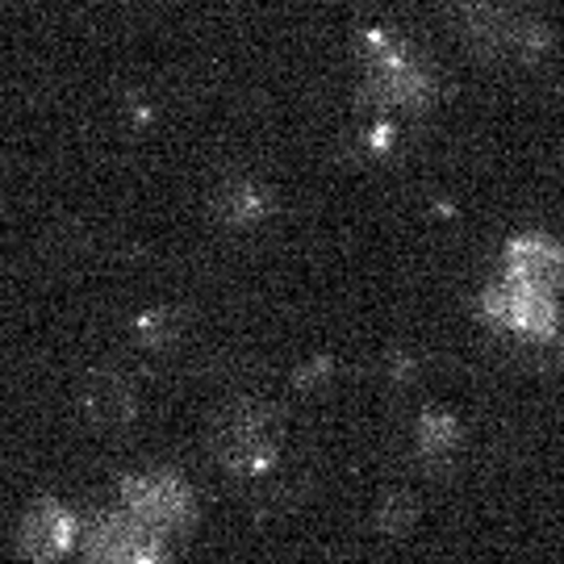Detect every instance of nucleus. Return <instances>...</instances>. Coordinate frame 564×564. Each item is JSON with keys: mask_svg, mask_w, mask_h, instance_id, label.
I'll use <instances>...</instances> for the list:
<instances>
[{"mask_svg": "<svg viewBox=\"0 0 564 564\" xmlns=\"http://www.w3.org/2000/svg\"><path fill=\"white\" fill-rule=\"evenodd\" d=\"M485 318L498 326V330H510L519 339L544 343L561 330L564 318V293L561 289H547V284L535 281H519V276H498V281L485 289Z\"/></svg>", "mask_w": 564, "mask_h": 564, "instance_id": "obj_1", "label": "nucleus"}, {"mask_svg": "<svg viewBox=\"0 0 564 564\" xmlns=\"http://www.w3.org/2000/svg\"><path fill=\"white\" fill-rule=\"evenodd\" d=\"M460 34L489 59H531L544 51L540 25L502 0H473L460 9Z\"/></svg>", "mask_w": 564, "mask_h": 564, "instance_id": "obj_2", "label": "nucleus"}, {"mask_svg": "<svg viewBox=\"0 0 564 564\" xmlns=\"http://www.w3.org/2000/svg\"><path fill=\"white\" fill-rule=\"evenodd\" d=\"M134 523H142L151 535H176L193 523V489L172 473H139L121 481V506Z\"/></svg>", "mask_w": 564, "mask_h": 564, "instance_id": "obj_3", "label": "nucleus"}, {"mask_svg": "<svg viewBox=\"0 0 564 564\" xmlns=\"http://www.w3.org/2000/svg\"><path fill=\"white\" fill-rule=\"evenodd\" d=\"M84 564H163V540L134 523L126 510H109L80 531Z\"/></svg>", "mask_w": 564, "mask_h": 564, "instance_id": "obj_4", "label": "nucleus"}, {"mask_svg": "<svg viewBox=\"0 0 564 564\" xmlns=\"http://www.w3.org/2000/svg\"><path fill=\"white\" fill-rule=\"evenodd\" d=\"M368 88L389 105H419L431 97L423 59H414V51L393 42L389 34H372L368 46Z\"/></svg>", "mask_w": 564, "mask_h": 564, "instance_id": "obj_5", "label": "nucleus"}, {"mask_svg": "<svg viewBox=\"0 0 564 564\" xmlns=\"http://www.w3.org/2000/svg\"><path fill=\"white\" fill-rule=\"evenodd\" d=\"M80 544V519L63 502H39L18 531V547L25 561L34 564H55L63 561L72 547Z\"/></svg>", "mask_w": 564, "mask_h": 564, "instance_id": "obj_6", "label": "nucleus"}, {"mask_svg": "<svg viewBox=\"0 0 564 564\" xmlns=\"http://www.w3.org/2000/svg\"><path fill=\"white\" fill-rule=\"evenodd\" d=\"M502 272L564 293V247L547 235H519V239L506 242Z\"/></svg>", "mask_w": 564, "mask_h": 564, "instance_id": "obj_7", "label": "nucleus"}]
</instances>
